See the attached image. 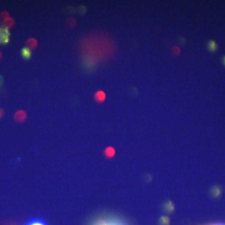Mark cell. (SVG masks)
I'll use <instances>...</instances> for the list:
<instances>
[{
	"mask_svg": "<svg viewBox=\"0 0 225 225\" xmlns=\"http://www.w3.org/2000/svg\"><path fill=\"white\" fill-rule=\"evenodd\" d=\"M8 17H10V15L8 11H2L1 14H0V20L3 21L5 19H7Z\"/></svg>",
	"mask_w": 225,
	"mask_h": 225,
	"instance_id": "obj_10",
	"label": "cell"
},
{
	"mask_svg": "<svg viewBox=\"0 0 225 225\" xmlns=\"http://www.w3.org/2000/svg\"><path fill=\"white\" fill-rule=\"evenodd\" d=\"M208 50L211 52L215 51L217 49V45L216 43V42L213 40L210 41L208 43Z\"/></svg>",
	"mask_w": 225,
	"mask_h": 225,
	"instance_id": "obj_9",
	"label": "cell"
},
{
	"mask_svg": "<svg viewBox=\"0 0 225 225\" xmlns=\"http://www.w3.org/2000/svg\"><path fill=\"white\" fill-rule=\"evenodd\" d=\"M65 25L68 28H73L76 25V20L73 18H69L66 20Z\"/></svg>",
	"mask_w": 225,
	"mask_h": 225,
	"instance_id": "obj_7",
	"label": "cell"
},
{
	"mask_svg": "<svg viewBox=\"0 0 225 225\" xmlns=\"http://www.w3.org/2000/svg\"><path fill=\"white\" fill-rule=\"evenodd\" d=\"M26 118V113L23 110H18L17 111L15 115L14 119L17 122H23Z\"/></svg>",
	"mask_w": 225,
	"mask_h": 225,
	"instance_id": "obj_2",
	"label": "cell"
},
{
	"mask_svg": "<svg viewBox=\"0 0 225 225\" xmlns=\"http://www.w3.org/2000/svg\"><path fill=\"white\" fill-rule=\"evenodd\" d=\"M94 98L98 103L103 102L106 99V94L103 91H98L95 94Z\"/></svg>",
	"mask_w": 225,
	"mask_h": 225,
	"instance_id": "obj_4",
	"label": "cell"
},
{
	"mask_svg": "<svg viewBox=\"0 0 225 225\" xmlns=\"http://www.w3.org/2000/svg\"><path fill=\"white\" fill-rule=\"evenodd\" d=\"M26 46L29 49H35L38 46V41L35 38H30L28 39L26 41Z\"/></svg>",
	"mask_w": 225,
	"mask_h": 225,
	"instance_id": "obj_3",
	"label": "cell"
},
{
	"mask_svg": "<svg viewBox=\"0 0 225 225\" xmlns=\"http://www.w3.org/2000/svg\"><path fill=\"white\" fill-rule=\"evenodd\" d=\"M21 54L23 58L25 59H29L31 57L32 55V53H31V50L29 49L27 47H25L23 48V50H21Z\"/></svg>",
	"mask_w": 225,
	"mask_h": 225,
	"instance_id": "obj_8",
	"label": "cell"
},
{
	"mask_svg": "<svg viewBox=\"0 0 225 225\" xmlns=\"http://www.w3.org/2000/svg\"><path fill=\"white\" fill-rule=\"evenodd\" d=\"M25 225H47L46 223L40 219H33L29 220Z\"/></svg>",
	"mask_w": 225,
	"mask_h": 225,
	"instance_id": "obj_6",
	"label": "cell"
},
{
	"mask_svg": "<svg viewBox=\"0 0 225 225\" xmlns=\"http://www.w3.org/2000/svg\"><path fill=\"white\" fill-rule=\"evenodd\" d=\"M91 225H126L123 222L116 218H100Z\"/></svg>",
	"mask_w": 225,
	"mask_h": 225,
	"instance_id": "obj_1",
	"label": "cell"
},
{
	"mask_svg": "<svg viewBox=\"0 0 225 225\" xmlns=\"http://www.w3.org/2000/svg\"><path fill=\"white\" fill-rule=\"evenodd\" d=\"M223 63H224V64L225 65V56H224V58H223Z\"/></svg>",
	"mask_w": 225,
	"mask_h": 225,
	"instance_id": "obj_14",
	"label": "cell"
},
{
	"mask_svg": "<svg viewBox=\"0 0 225 225\" xmlns=\"http://www.w3.org/2000/svg\"><path fill=\"white\" fill-rule=\"evenodd\" d=\"M3 114H4V110L2 108H0V118L3 117Z\"/></svg>",
	"mask_w": 225,
	"mask_h": 225,
	"instance_id": "obj_12",
	"label": "cell"
},
{
	"mask_svg": "<svg viewBox=\"0 0 225 225\" xmlns=\"http://www.w3.org/2000/svg\"><path fill=\"white\" fill-rule=\"evenodd\" d=\"M114 150L113 149V148H108V149H107V150H106V153H108V155H109V156H111V155H113V153H114Z\"/></svg>",
	"mask_w": 225,
	"mask_h": 225,
	"instance_id": "obj_11",
	"label": "cell"
},
{
	"mask_svg": "<svg viewBox=\"0 0 225 225\" xmlns=\"http://www.w3.org/2000/svg\"><path fill=\"white\" fill-rule=\"evenodd\" d=\"M15 20L11 17H8L3 21V25L5 28L8 29L13 27L15 25Z\"/></svg>",
	"mask_w": 225,
	"mask_h": 225,
	"instance_id": "obj_5",
	"label": "cell"
},
{
	"mask_svg": "<svg viewBox=\"0 0 225 225\" xmlns=\"http://www.w3.org/2000/svg\"><path fill=\"white\" fill-rule=\"evenodd\" d=\"M1 58H2V53L1 51H0V60L1 59Z\"/></svg>",
	"mask_w": 225,
	"mask_h": 225,
	"instance_id": "obj_13",
	"label": "cell"
},
{
	"mask_svg": "<svg viewBox=\"0 0 225 225\" xmlns=\"http://www.w3.org/2000/svg\"><path fill=\"white\" fill-rule=\"evenodd\" d=\"M216 225H223V224H216Z\"/></svg>",
	"mask_w": 225,
	"mask_h": 225,
	"instance_id": "obj_15",
	"label": "cell"
}]
</instances>
